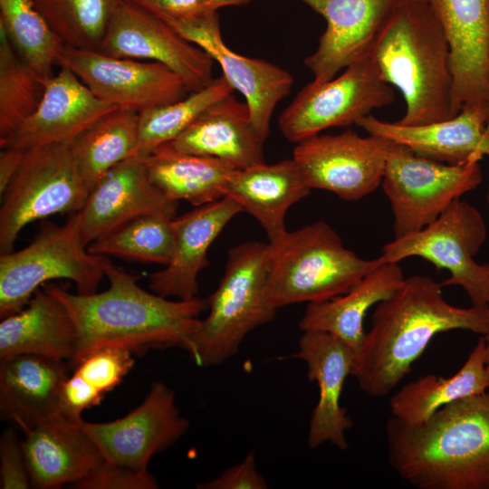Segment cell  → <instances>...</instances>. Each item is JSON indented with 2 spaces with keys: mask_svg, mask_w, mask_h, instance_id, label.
Instances as JSON below:
<instances>
[{
  "mask_svg": "<svg viewBox=\"0 0 489 489\" xmlns=\"http://www.w3.org/2000/svg\"><path fill=\"white\" fill-rule=\"evenodd\" d=\"M241 206L233 198L197 206L174 218V253L164 269L149 276V287L163 297L188 300L197 297V275L208 266L207 251L225 225L237 214Z\"/></svg>",
  "mask_w": 489,
  "mask_h": 489,
  "instance_id": "cb8c5ba5",
  "label": "cell"
},
{
  "mask_svg": "<svg viewBox=\"0 0 489 489\" xmlns=\"http://www.w3.org/2000/svg\"><path fill=\"white\" fill-rule=\"evenodd\" d=\"M264 141L246 102L231 93L206 108L176 139L159 148L217 158L234 169H243L264 162Z\"/></svg>",
  "mask_w": 489,
  "mask_h": 489,
  "instance_id": "7402d4cb",
  "label": "cell"
},
{
  "mask_svg": "<svg viewBox=\"0 0 489 489\" xmlns=\"http://www.w3.org/2000/svg\"><path fill=\"white\" fill-rule=\"evenodd\" d=\"M89 192L70 143H53L25 150L2 194L1 254L14 250L18 235L30 223L55 214L79 212Z\"/></svg>",
  "mask_w": 489,
  "mask_h": 489,
  "instance_id": "ba28073f",
  "label": "cell"
},
{
  "mask_svg": "<svg viewBox=\"0 0 489 489\" xmlns=\"http://www.w3.org/2000/svg\"><path fill=\"white\" fill-rule=\"evenodd\" d=\"M395 100L372 57L367 54L327 82L304 86L278 119L283 137L299 143L321 131L357 123Z\"/></svg>",
  "mask_w": 489,
  "mask_h": 489,
  "instance_id": "8fae6325",
  "label": "cell"
},
{
  "mask_svg": "<svg viewBox=\"0 0 489 489\" xmlns=\"http://www.w3.org/2000/svg\"><path fill=\"white\" fill-rule=\"evenodd\" d=\"M370 54L384 81L404 98L406 110L398 123L423 125L458 114L450 43L424 0L398 1Z\"/></svg>",
  "mask_w": 489,
  "mask_h": 489,
  "instance_id": "277c9868",
  "label": "cell"
},
{
  "mask_svg": "<svg viewBox=\"0 0 489 489\" xmlns=\"http://www.w3.org/2000/svg\"><path fill=\"white\" fill-rule=\"evenodd\" d=\"M108 260L82 243L75 214L62 225L43 224L27 246L0 255L1 320L21 311L52 280L72 281L81 294L96 292Z\"/></svg>",
  "mask_w": 489,
  "mask_h": 489,
  "instance_id": "52a82bcc",
  "label": "cell"
},
{
  "mask_svg": "<svg viewBox=\"0 0 489 489\" xmlns=\"http://www.w3.org/2000/svg\"><path fill=\"white\" fill-rule=\"evenodd\" d=\"M25 150L14 147L1 149L0 153V193L5 190L16 172Z\"/></svg>",
  "mask_w": 489,
  "mask_h": 489,
  "instance_id": "ee69618b",
  "label": "cell"
},
{
  "mask_svg": "<svg viewBox=\"0 0 489 489\" xmlns=\"http://www.w3.org/2000/svg\"><path fill=\"white\" fill-rule=\"evenodd\" d=\"M144 158L150 180L169 200H185L195 206L224 197L229 176L235 170L217 158L160 148Z\"/></svg>",
  "mask_w": 489,
  "mask_h": 489,
  "instance_id": "4dcf8cb0",
  "label": "cell"
},
{
  "mask_svg": "<svg viewBox=\"0 0 489 489\" xmlns=\"http://www.w3.org/2000/svg\"><path fill=\"white\" fill-rule=\"evenodd\" d=\"M485 131H486V133L489 134V118H488V120H487L486 125H485Z\"/></svg>",
  "mask_w": 489,
  "mask_h": 489,
  "instance_id": "bcb514c9",
  "label": "cell"
},
{
  "mask_svg": "<svg viewBox=\"0 0 489 489\" xmlns=\"http://www.w3.org/2000/svg\"><path fill=\"white\" fill-rule=\"evenodd\" d=\"M99 52L163 63L183 78L191 92L213 79L214 60L204 50L155 14L129 0L117 9Z\"/></svg>",
  "mask_w": 489,
  "mask_h": 489,
  "instance_id": "9a60e30c",
  "label": "cell"
},
{
  "mask_svg": "<svg viewBox=\"0 0 489 489\" xmlns=\"http://www.w3.org/2000/svg\"><path fill=\"white\" fill-rule=\"evenodd\" d=\"M394 472L418 489H489V392L444 406L427 420L386 424Z\"/></svg>",
  "mask_w": 489,
  "mask_h": 489,
  "instance_id": "3957f363",
  "label": "cell"
},
{
  "mask_svg": "<svg viewBox=\"0 0 489 489\" xmlns=\"http://www.w3.org/2000/svg\"><path fill=\"white\" fill-rule=\"evenodd\" d=\"M157 16L218 62L223 76L244 97L252 121L265 140L276 105L291 91L292 75L273 63L245 57L226 46L221 35L217 11L185 16Z\"/></svg>",
  "mask_w": 489,
  "mask_h": 489,
  "instance_id": "5bb4252c",
  "label": "cell"
},
{
  "mask_svg": "<svg viewBox=\"0 0 489 489\" xmlns=\"http://www.w3.org/2000/svg\"><path fill=\"white\" fill-rule=\"evenodd\" d=\"M133 365V353L129 350L105 347L84 357L74 372L105 395L121 382Z\"/></svg>",
  "mask_w": 489,
  "mask_h": 489,
  "instance_id": "74e56055",
  "label": "cell"
},
{
  "mask_svg": "<svg viewBox=\"0 0 489 489\" xmlns=\"http://www.w3.org/2000/svg\"><path fill=\"white\" fill-rule=\"evenodd\" d=\"M269 244L267 294L276 309L343 294L384 263L380 257L361 258L346 248L337 232L324 221L285 231Z\"/></svg>",
  "mask_w": 489,
  "mask_h": 489,
  "instance_id": "8992f818",
  "label": "cell"
},
{
  "mask_svg": "<svg viewBox=\"0 0 489 489\" xmlns=\"http://www.w3.org/2000/svg\"><path fill=\"white\" fill-rule=\"evenodd\" d=\"M489 107H464L450 120L407 126L380 120L369 114L356 125L368 134L384 137L404 145L417 155L438 162L459 165L473 158L489 156V134L485 125Z\"/></svg>",
  "mask_w": 489,
  "mask_h": 489,
  "instance_id": "603a6c76",
  "label": "cell"
},
{
  "mask_svg": "<svg viewBox=\"0 0 489 489\" xmlns=\"http://www.w3.org/2000/svg\"><path fill=\"white\" fill-rule=\"evenodd\" d=\"M311 188L292 158L275 164L261 163L235 169L229 176L225 197L235 200L266 232L269 241L286 230L289 208L304 198Z\"/></svg>",
  "mask_w": 489,
  "mask_h": 489,
  "instance_id": "4316f807",
  "label": "cell"
},
{
  "mask_svg": "<svg viewBox=\"0 0 489 489\" xmlns=\"http://www.w3.org/2000/svg\"><path fill=\"white\" fill-rule=\"evenodd\" d=\"M82 428L92 439L104 460L148 469L151 457L176 443L188 429L175 403V394L156 381L142 403L119 419L105 423L83 421Z\"/></svg>",
  "mask_w": 489,
  "mask_h": 489,
  "instance_id": "2e32d148",
  "label": "cell"
},
{
  "mask_svg": "<svg viewBox=\"0 0 489 489\" xmlns=\"http://www.w3.org/2000/svg\"><path fill=\"white\" fill-rule=\"evenodd\" d=\"M58 66L71 70L99 99L139 113L176 102L191 92L180 75L153 61L65 46Z\"/></svg>",
  "mask_w": 489,
  "mask_h": 489,
  "instance_id": "7c38bea8",
  "label": "cell"
},
{
  "mask_svg": "<svg viewBox=\"0 0 489 489\" xmlns=\"http://www.w3.org/2000/svg\"><path fill=\"white\" fill-rule=\"evenodd\" d=\"M56 414L24 433L22 440L31 487L38 489L70 485L85 477L103 457L81 427Z\"/></svg>",
  "mask_w": 489,
  "mask_h": 489,
  "instance_id": "d4e9b609",
  "label": "cell"
},
{
  "mask_svg": "<svg viewBox=\"0 0 489 489\" xmlns=\"http://www.w3.org/2000/svg\"><path fill=\"white\" fill-rule=\"evenodd\" d=\"M399 263H382L347 292L330 300L310 302L299 321L303 331L331 333L355 353L363 341L364 318L369 309L389 298L404 281Z\"/></svg>",
  "mask_w": 489,
  "mask_h": 489,
  "instance_id": "83f0119b",
  "label": "cell"
},
{
  "mask_svg": "<svg viewBox=\"0 0 489 489\" xmlns=\"http://www.w3.org/2000/svg\"><path fill=\"white\" fill-rule=\"evenodd\" d=\"M393 142L384 137L346 130L316 135L294 147L292 158L309 187L330 191L347 201L374 192L382 182Z\"/></svg>",
  "mask_w": 489,
  "mask_h": 489,
  "instance_id": "4fadbf2b",
  "label": "cell"
},
{
  "mask_svg": "<svg viewBox=\"0 0 489 489\" xmlns=\"http://www.w3.org/2000/svg\"><path fill=\"white\" fill-rule=\"evenodd\" d=\"M31 487L22 440L13 428H6L0 436V488L28 489Z\"/></svg>",
  "mask_w": 489,
  "mask_h": 489,
  "instance_id": "ab89813d",
  "label": "cell"
},
{
  "mask_svg": "<svg viewBox=\"0 0 489 489\" xmlns=\"http://www.w3.org/2000/svg\"><path fill=\"white\" fill-rule=\"evenodd\" d=\"M270 263L269 243L245 242L228 251L225 273L206 299L208 315L185 348L198 366L224 363L250 331L274 319L277 309L267 294Z\"/></svg>",
  "mask_w": 489,
  "mask_h": 489,
  "instance_id": "5b68a950",
  "label": "cell"
},
{
  "mask_svg": "<svg viewBox=\"0 0 489 489\" xmlns=\"http://www.w3.org/2000/svg\"><path fill=\"white\" fill-rule=\"evenodd\" d=\"M46 80L19 55L0 25V140L34 114L43 97Z\"/></svg>",
  "mask_w": 489,
  "mask_h": 489,
  "instance_id": "836d02e7",
  "label": "cell"
},
{
  "mask_svg": "<svg viewBox=\"0 0 489 489\" xmlns=\"http://www.w3.org/2000/svg\"><path fill=\"white\" fill-rule=\"evenodd\" d=\"M326 21L317 49L305 60L315 82H322L369 54L399 0H299Z\"/></svg>",
  "mask_w": 489,
  "mask_h": 489,
  "instance_id": "ac0fdd59",
  "label": "cell"
},
{
  "mask_svg": "<svg viewBox=\"0 0 489 489\" xmlns=\"http://www.w3.org/2000/svg\"><path fill=\"white\" fill-rule=\"evenodd\" d=\"M267 487L265 478L256 469L253 451L249 452L241 463L229 467L217 477L197 485L199 489H265Z\"/></svg>",
  "mask_w": 489,
  "mask_h": 489,
  "instance_id": "b9f144b4",
  "label": "cell"
},
{
  "mask_svg": "<svg viewBox=\"0 0 489 489\" xmlns=\"http://www.w3.org/2000/svg\"><path fill=\"white\" fill-rule=\"evenodd\" d=\"M442 287L431 277L413 275L375 305L371 328L351 371L364 393L374 398L388 395L436 334L454 330L483 336L488 332L489 307L452 305L445 300Z\"/></svg>",
  "mask_w": 489,
  "mask_h": 489,
  "instance_id": "7a4b0ae2",
  "label": "cell"
},
{
  "mask_svg": "<svg viewBox=\"0 0 489 489\" xmlns=\"http://www.w3.org/2000/svg\"><path fill=\"white\" fill-rule=\"evenodd\" d=\"M124 0H33L37 11L68 47L100 51Z\"/></svg>",
  "mask_w": 489,
  "mask_h": 489,
  "instance_id": "e575fe53",
  "label": "cell"
},
{
  "mask_svg": "<svg viewBox=\"0 0 489 489\" xmlns=\"http://www.w3.org/2000/svg\"><path fill=\"white\" fill-rule=\"evenodd\" d=\"M486 236L480 212L459 198L423 229L386 244L379 257L384 263L421 257L449 272L450 276L440 283L443 287L461 286L472 305L489 307V263L474 260Z\"/></svg>",
  "mask_w": 489,
  "mask_h": 489,
  "instance_id": "9c48e42d",
  "label": "cell"
},
{
  "mask_svg": "<svg viewBox=\"0 0 489 489\" xmlns=\"http://www.w3.org/2000/svg\"><path fill=\"white\" fill-rule=\"evenodd\" d=\"M157 14L185 16L208 11H217L229 5L247 4L254 0H129Z\"/></svg>",
  "mask_w": 489,
  "mask_h": 489,
  "instance_id": "7bdbcfd3",
  "label": "cell"
},
{
  "mask_svg": "<svg viewBox=\"0 0 489 489\" xmlns=\"http://www.w3.org/2000/svg\"><path fill=\"white\" fill-rule=\"evenodd\" d=\"M0 25L19 55L43 78L54 74L65 45L33 0H0Z\"/></svg>",
  "mask_w": 489,
  "mask_h": 489,
  "instance_id": "d590c367",
  "label": "cell"
},
{
  "mask_svg": "<svg viewBox=\"0 0 489 489\" xmlns=\"http://www.w3.org/2000/svg\"><path fill=\"white\" fill-rule=\"evenodd\" d=\"M62 360L19 354L0 360V416L24 432L60 414L59 396L68 378Z\"/></svg>",
  "mask_w": 489,
  "mask_h": 489,
  "instance_id": "484cf974",
  "label": "cell"
},
{
  "mask_svg": "<svg viewBox=\"0 0 489 489\" xmlns=\"http://www.w3.org/2000/svg\"><path fill=\"white\" fill-rule=\"evenodd\" d=\"M92 91L68 68L60 67L48 78L41 103L0 148L23 150L53 144L71 143L105 114L117 109Z\"/></svg>",
  "mask_w": 489,
  "mask_h": 489,
  "instance_id": "44dd1931",
  "label": "cell"
},
{
  "mask_svg": "<svg viewBox=\"0 0 489 489\" xmlns=\"http://www.w3.org/2000/svg\"><path fill=\"white\" fill-rule=\"evenodd\" d=\"M443 26L451 47L457 112L489 107V0H424Z\"/></svg>",
  "mask_w": 489,
  "mask_h": 489,
  "instance_id": "d6986e66",
  "label": "cell"
},
{
  "mask_svg": "<svg viewBox=\"0 0 489 489\" xmlns=\"http://www.w3.org/2000/svg\"><path fill=\"white\" fill-rule=\"evenodd\" d=\"M486 200H487V203L489 204V187L487 190Z\"/></svg>",
  "mask_w": 489,
  "mask_h": 489,
  "instance_id": "7dc6e473",
  "label": "cell"
},
{
  "mask_svg": "<svg viewBox=\"0 0 489 489\" xmlns=\"http://www.w3.org/2000/svg\"><path fill=\"white\" fill-rule=\"evenodd\" d=\"M139 119V112L117 108L70 143L75 164L89 190L113 167L135 155Z\"/></svg>",
  "mask_w": 489,
  "mask_h": 489,
  "instance_id": "1f68e13d",
  "label": "cell"
},
{
  "mask_svg": "<svg viewBox=\"0 0 489 489\" xmlns=\"http://www.w3.org/2000/svg\"><path fill=\"white\" fill-rule=\"evenodd\" d=\"M76 345L77 332L68 312L43 288L0 323V360L37 354L68 362Z\"/></svg>",
  "mask_w": 489,
  "mask_h": 489,
  "instance_id": "f1b7e54d",
  "label": "cell"
},
{
  "mask_svg": "<svg viewBox=\"0 0 489 489\" xmlns=\"http://www.w3.org/2000/svg\"><path fill=\"white\" fill-rule=\"evenodd\" d=\"M481 337L460 369L449 378L427 374L402 386L389 400L391 417L408 424H420L454 401L489 389V369Z\"/></svg>",
  "mask_w": 489,
  "mask_h": 489,
  "instance_id": "f546056e",
  "label": "cell"
},
{
  "mask_svg": "<svg viewBox=\"0 0 489 489\" xmlns=\"http://www.w3.org/2000/svg\"><path fill=\"white\" fill-rule=\"evenodd\" d=\"M177 202L150 180L145 158L134 155L108 171L90 190L75 214L82 243L88 246L124 223L144 214L175 218Z\"/></svg>",
  "mask_w": 489,
  "mask_h": 489,
  "instance_id": "e0dca14e",
  "label": "cell"
},
{
  "mask_svg": "<svg viewBox=\"0 0 489 489\" xmlns=\"http://www.w3.org/2000/svg\"><path fill=\"white\" fill-rule=\"evenodd\" d=\"M234 88L222 75L183 99L139 113V141L135 155L146 157L173 140L209 105L233 93Z\"/></svg>",
  "mask_w": 489,
  "mask_h": 489,
  "instance_id": "8d00e7d4",
  "label": "cell"
},
{
  "mask_svg": "<svg viewBox=\"0 0 489 489\" xmlns=\"http://www.w3.org/2000/svg\"><path fill=\"white\" fill-rule=\"evenodd\" d=\"M104 396L74 372L62 386L58 404L59 413L71 421L82 423L84 420L82 418V413L87 408L100 405Z\"/></svg>",
  "mask_w": 489,
  "mask_h": 489,
  "instance_id": "60d3db41",
  "label": "cell"
},
{
  "mask_svg": "<svg viewBox=\"0 0 489 489\" xmlns=\"http://www.w3.org/2000/svg\"><path fill=\"white\" fill-rule=\"evenodd\" d=\"M75 489H156L149 469H138L104 460L85 477L70 485Z\"/></svg>",
  "mask_w": 489,
  "mask_h": 489,
  "instance_id": "f35d334b",
  "label": "cell"
},
{
  "mask_svg": "<svg viewBox=\"0 0 489 489\" xmlns=\"http://www.w3.org/2000/svg\"><path fill=\"white\" fill-rule=\"evenodd\" d=\"M293 356L304 361L308 379L319 388L309 423L308 446L313 449L329 442L340 450L347 449L346 433L353 422L341 407L340 398L344 382L351 375L354 351L331 333L303 331Z\"/></svg>",
  "mask_w": 489,
  "mask_h": 489,
  "instance_id": "ffe728a7",
  "label": "cell"
},
{
  "mask_svg": "<svg viewBox=\"0 0 489 489\" xmlns=\"http://www.w3.org/2000/svg\"><path fill=\"white\" fill-rule=\"evenodd\" d=\"M480 160L449 165L393 143L381 187L393 213L395 238L423 229L455 200L477 187L482 181Z\"/></svg>",
  "mask_w": 489,
  "mask_h": 489,
  "instance_id": "30bf717a",
  "label": "cell"
},
{
  "mask_svg": "<svg viewBox=\"0 0 489 489\" xmlns=\"http://www.w3.org/2000/svg\"><path fill=\"white\" fill-rule=\"evenodd\" d=\"M484 337L485 340V347H484L485 363L489 369V331Z\"/></svg>",
  "mask_w": 489,
  "mask_h": 489,
  "instance_id": "f6af8a7d",
  "label": "cell"
},
{
  "mask_svg": "<svg viewBox=\"0 0 489 489\" xmlns=\"http://www.w3.org/2000/svg\"><path fill=\"white\" fill-rule=\"evenodd\" d=\"M173 219L158 213L139 216L90 244L87 249L98 255L166 266L174 253Z\"/></svg>",
  "mask_w": 489,
  "mask_h": 489,
  "instance_id": "d6a6232c",
  "label": "cell"
},
{
  "mask_svg": "<svg viewBox=\"0 0 489 489\" xmlns=\"http://www.w3.org/2000/svg\"><path fill=\"white\" fill-rule=\"evenodd\" d=\"M110 286L101 292L72 293L53 283L43 288L68 312L77 332V345L68 366L74 369L88 354L120 347L133 354L150 349H185L196 331L198 316L208 310L206 299L171 301L151 293L110 259L105 265Z\"/></svg>",
  "mask_w": 489,
  "mask_h": 489,
  "instance_id": "6da1fadb",
  "label": "cell"
}]
</instances>
